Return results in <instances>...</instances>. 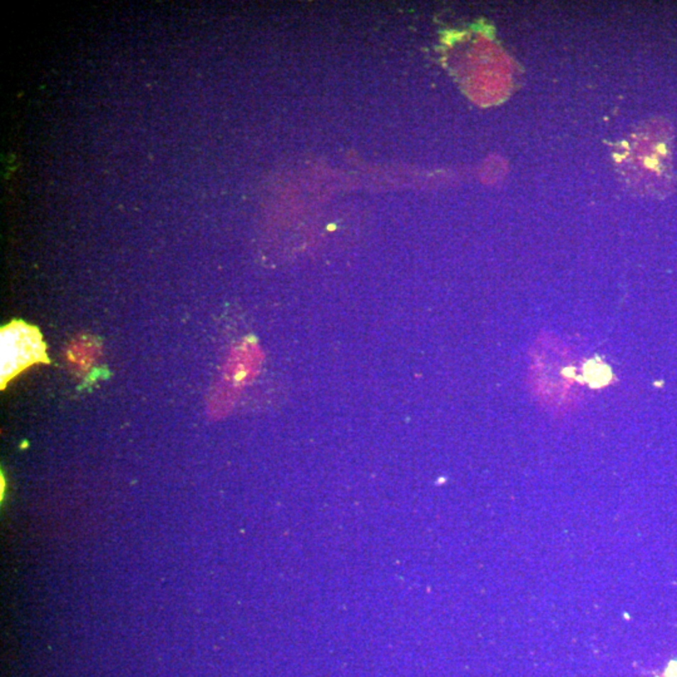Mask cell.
I'll return each instance as SVG.
<instances>
[{
	"mask_svg": "<svg viewBox=\"0 0 677 677\" xmlns=\"http://www.w3.org/2000/svg\"><path fill=\"white\" fill-rule=\"evenodd\" d=\"M0 356L1 389L34 364L49 363L39 330L23 321H13L0 330Z\"/></svg>",
	"mask_w": 677,
	"mask_h": 677,
	"instance_id": "obj_1",
	"label": "cell"
}]
</instances>
